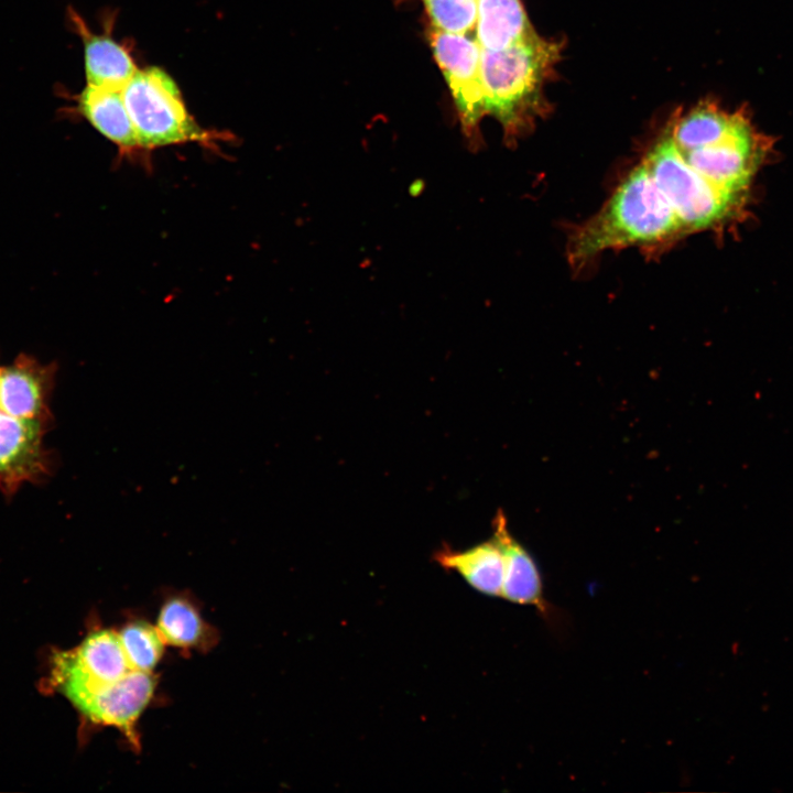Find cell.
Masks as SVG:
<instances>
[{
    "label": "cell",
    "mask_w": 793,
    "mask_h": 793,
    "mask_svg": "<svg viewBox=\"0 0 793 793\" xmlns=\"http://www.w3.org/2000/svg\"><path fill=\"white\" fill-rule=\"evenodd\" d=\"M478 0H422L431 26L454 33H474Z\"/></svg>",
    "instance_id": "obj_16"
},
{
    "label": "cell",
    "mask_w": 793,
    "mask_h": 793,
    "mask_svg": "<svg viewBox=\"0 0 793 793\" xmlns=\"http://www.w3.org/2000/svg\"><path fill=\"white\" fill-rule=\"evenodd\" d=\"M121 91L142 150L216 141L188 112L178 85L163 68L138 69Z\"/></svg>",
    "instance_id": "obj_3"
},
{
    "label": "cell",
    "mask_w": 793,
    "mask_h": 793,
    "mask_svg": "<svg viewBox=\"0 0 793 793\" xmlns=\"http://www.w3.org/2000/svg\"><path fill=\"white\" fill-rule=\"evenodd\" d=\"M662 202L671 209L682 235L716 229L739 220L747 206L740 204L692 166L670 133L642 161Z\"/></svg>",
    "instance_id": "obj_2"
},
{
    "label": "cell",
    "mask_w": 793,
    "mask_h": 793,
    "mask_svg": "<svg viewBox=\"0 0 793 793\" xmlns=\"http://www.w3.org/2000/svg\"><path fill=\"white\" fill-rule=\"evenodd\" d=\"M156 628L166 644L183 650H209L217 637L194 601L185 595H174L164 600Z\"/></svg>",
    "instance_id": "obj_13"
},
{
    "label": "cell",
    "mask_w": 793,
    "mask_h": 793,
    "mask_svg": "<svg viewBox=\"0 0 793 793\" xmlns=\"http://www.w3.org/2000/svg\"><path fill=\"white\" fill-rule=\"evenodd\" d=\"M493 539L503 554L504 577L502 598L520 605H531L547 613L540 572L532 556L511 535L507 518L498 511L493 519Z\"/></svg>",
    "instance_id": "obj_10"
},
{
    "label": "cell",
    "mask_w": 793,
    "mask_h": 793,
    "mask_svg": "<svg viewBox=\"0 0 793 793\" xmlns=\"http://www.w3.org/2000/svg\"><path fill=\"white\" fill-rule=\"evenodd\" d=\"M118 636L130 666L152 673L166 644L156 626L140 619L132 620L122 627Z\"/></svg>",
    "instance_id": "obj_15"
},
{
    "label": "cell",
    "mask_w": 793,
    "mask_h": 793,
    "mask_svg": "<svg viewBox=\"0 0 793 793\" xmlns=\"http://www.w3.org/2000/svg\"><path fill=\"white\" fill-rule=\"evenodd\" d=\"M52 367L21 355L0 372V410L19 419L43 424L51 416L48 398L53 387Z\"/></svg>",
    "instance_id": "obj_8"
},
{
    "label": "cell",
    "mask_w": 793,
    "mask_h": 793,
    "mask_svg": "<svg viewBox=\"0 0 793 793\" xmlns=\"http://www.w3.org/2000/svg\"><path fill=\"white\" fill-rule=\"evenodd\" d=\"M444 568L457 572L474 589L488 595L501 596L504 561L495 539L465 551L445 547L434 555Z\"/></svg>",
    "instance_id": "obj_12"
},
{
    "label": "cell",
    "mask_w": 793,
    "mask_h": 793,
    "mask_svg": "<svg viewBox=\"0 0 793 793\" xmlns=\"http://www.w3.org/2000/svg\"><path fill=\"white\" fill-rule=\"evenodd\" d=\"M474 33L481 48L501 51L535 31L520 0H478Z\"/></svg>",
    "instance_id": "obj_11"
},
{
    "label": "cell",
    "mask_w": 793,
    "mask_h": 793,
    "mask_svg": "<svg viewBox=\"0 0 793 793\" xmlns=\"http://www.w3.org/2000/svg\"><path fill=\"white\" fill-rule=\"evenodd\" d=\"M44 424L0 410V487L13 493L20 485L46 475L50 458L42 439Z\"/></svg>",
    "instance_id": "obj_6"
},
{
    "label": "cell",
    "mask_w": 793,
    "mask_h": 793,
    "mask_svg": "<svg viewBox=\"0 0 793 793\" xmlns=\"http://www.w3.org/2000/svg\"><path fill=\"white\" fill-rule=\"evenodd\" d=\"M560 57V45L536 32L501 51L481 48L485 111L514 133L536 115L542 88Z\"/></svg>",
    "instance_id": "obj_1"
},
{
    "label": "cell",
    "mask_w": 793,
    "mask_h": 793,
    "mask_svg": "<svg viewBox=\"0 0 793 793\" xmlns=\"http://www.w3.org/2000/svg\"><path fill=\"white\" fill-rule=\"evenodd\" d=\"M1 369H2V367H0V372H1Z\"/></svg>",
    "instance_id": "obj_17"
},
{
    "label": "cell",
    "mask_w": 793,
    "mask_h": 793,
    "mask_svg": "<svg viewBox=\"0 0 793 793\" xmlns=\"http://www.w3.org/2000/svg\"><path fill=\"white\" fill-rule=\"evenodd\" d=\"M74 100L77 113L116 144L123 155L142 150L121 90L86 84Z\"/></svg>",
    "instance_id": "obj_9"
},
{
    "label": "cell",
    "mask_w": 793,
    "mask_h": 793,
    "mask_svg": "<svg viewBox=\"0 0 793 793\" xmlns=\"http://www.w3.org/2000/svg\"><path fill=\"white\" fill-rule=\"evenodd\" d=\"M67 19L82 40L86 84L122 90L139 68L127 47L113 39V18L105 17L100 33L89 29L73 8H68Z\"/></svg>",
    "instance_id": "obj_7"
},
{
    "label": "cell",
    "mask_w": 793,
    "mask_h": 793,
    "mask_svg": "<svg viewBox=\"0 0 793 793\" xmlns=\"http://www.w3.org/2000/svg\"><path fill=\"white\" fill-rule=\"evenodd\" d=\"M427 39L455 101L460 123L471 132L486 115L481 80V47L475 33L430 26Z\"/></svg>",
    "instance_id": "obj_4"
},
{
    "label": "cell",
    "mask_w": 793,
    "mask_h": 793,
    "mask_svg": "<svg viewBox=\"0 0 793 793\" xmlns=\"http://www.w3.org/2000/svg\"><path fill=\"white\" fill-rule=\"evenodd\" d=\"M156 684L153 673L133 670L115 683L80 694L70 703L90 723L117 728L138 748L135 725L151 702Z\"/></svg>",
    "instance_id": "obj_5"
},
{
    "label": "cell",
    "mask_w": 793,
    "mask_h": 793,
    "mask_svg": "<svg viewBox=\"0 0 793 793\" xmlns=\"http://www.w3.org/2000/svg\"><path fill=\"white\" fill-rule=\"evenodd\" d=\"M742 115H729L714 106H699L670 129L674 143L682 149L717 141L729 133Z\"/></svg>",
    "instance_id": "obj_14"
}]
</instances>
